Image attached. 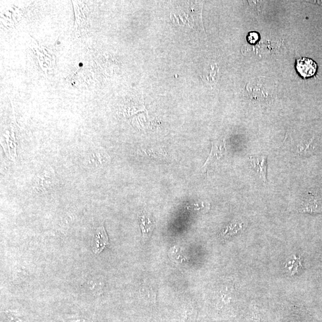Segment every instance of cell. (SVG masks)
Wrapping results in <instances>:
<instances>
[{
	"mask_svg": "<svg viewBox=\"0 0 322 322\" xmlns=\"http://www.w3.org/2000/svg\"><path fill=\"white\" fill-rule=\"evenodd\" d=\"M303 209L306 212H320L322 210V197L320 193H309L305 201Z\"/></svg>",
	"mask_w": 322,
	"mask_h": 322,
	"instance_id": "cell-7",
	"label": "cell"
},
{
	"mask_svg": "<svg viewBox=\"0 0 322 322\" xmlns=\"http://www.w3.org/2000/svg\"><path fill=\"white\" fill-rule=\"evenodd\" d=\"M247 39L250 44L256 43L258 40H259V33L256 32H251L248 33Z\"/></svg>",
	"mask_w": 322,
	"mask_h": 322,
	"instance_id": "cell-10",
	"label": "cell"
},
{
	"mask_svg": "<svg viewBox=\"0 0 322 322\" xmlns=\"http://www.w3.org/2000/svg\"><path fill=\"white\" fill-rule=\"evenodd\" d=\"M109 238L105 227L101 225L95 232L92 242V250L96 254H99L109 245Z\"/></svg>",
	"mask_w": 322,
	"mask_h": 322,
	"instance_id": "cell-4",
	"label": "cell"
},
{
	"mask_svg": "<svg viewBox=\"0 0 322 322\" xmlns=\"http://www.w3.org/2000/svg\"><path fill=\"white\" fill-rule=\"evenodd\" d=\"M55 180V172L51 168L49 170H45L44 172L38 176V180L36 181L38 184L37 189L39 190H46L51 188L53 185V182Z\"/></svg>",
	"mask_w": 322,
	"mask_h": 322,
	"instance_id": "cell-8",
	"label": "cell"
},
{
	"mask_svg": "<svg viewBox=\"0 0 322 322\" xmlns=\"http://www.w3.org/2000/svg\"><path fill=\"white\" fill-rule=\"evenodd\" d=\"M299 267H301L302 265L300 260H299V259H297V258H295L293 261L290 262L286 265V267L291 272V274H295L297 271L298 268Z\"/></svg>",
	"mask_w": 322,
	"mask_h": 322,
	"instance_id": "cell-9",
	"label": "cell"
},
{
	"mask_svg": "<svg viewBox=\"0 0 322 322\" xmlns=\"http://www.w3.org/2000/svg\"><path fill=\"white\" fill-rule=\"evenodd\" d=\"M5 316L8 322H22L21 319L12 313L7 312Z\"/></svg>",
	"mask_w": 322,
	"mask_h": 322,
	"instance_id": "cell-11",
	"label": "cell"
},
{
	"mask_svg": "<svg viewBox=\"0 0 322 322\" xmlns=\"http://www.w3.org/2000/svg\"><path fill=\"white\" fill-rule=\"evenodd\" d=\"M225 145L219 142H212V147L208 158L204 164L202 170L206 172L209 168L212 167L222 158L225 152Z\"/></svg>",
	"mask_w": 322,
	"mask_h": 322,
	"instance_id": "cell-3",
	"label": "cell"
},
{
	"mask_svg": "<svg viewBox=\"0 0 322 322\" xmlns=\"http://www.w3.org/2000/svg\"><path fill=\"white\" fill-rule=\"evenodd\" d=\"M251 165L263 183L267 178V156L264 155L251 156Z\"/></svg>",
	"mask_w": 322,
	"mask_h": 322,
	"instance_id": "cell-5",
	"label": "cell"
},
{
	"mask_svg": "<svg viewBox=\"0 0 322 322\" xmlns=\"http://www.w3.org/2000/svg\"><path fill=\"white\" fill-rule=\"evenodd\" d=\"M296 69L302 77L307 78L314 76L318 65L312 59L300 58L296 60Z\"/></svg>",
	"mask_w": 322,
	"mask_h": 322,
	"instance_id": "cell-2",
	"label": "cell"
},
{
	"mask_svg": "<svg viewBox=\"0 0 322 322\" xmlns=\"http://www.w3.org/2000/svg\"><path fill=\"white\" fill-rule=\"evenodd\" d=\"M88 162L92 167H102L109 162V157L107 153L102 149H98L91 150L88 156Z\"/></svg>",
	"mask_w": 322,
	"mask_h": 322,
	"instance_id": "cell-6",
	"label": "cell"
},
{
	"mask_svg": "<svg viewBox=\"0 0 322 322\" xmlns=\"http://www.w3.org/2000/svg\"><path fill=\"white\" fill-rule=\"evenodd\" d=\"M189 13H186L183 8H178L176 13L171 15L173 22H176L179 25H189L190 28L194 29L200 25V19H195L194 16H198L199 12L194 8H189Z\"/></svg>",
	"mask_w": 322,
	"mask_h": 322,
	"instance_id": "cell-1",
	"label": "cell"
}]
</instances>
